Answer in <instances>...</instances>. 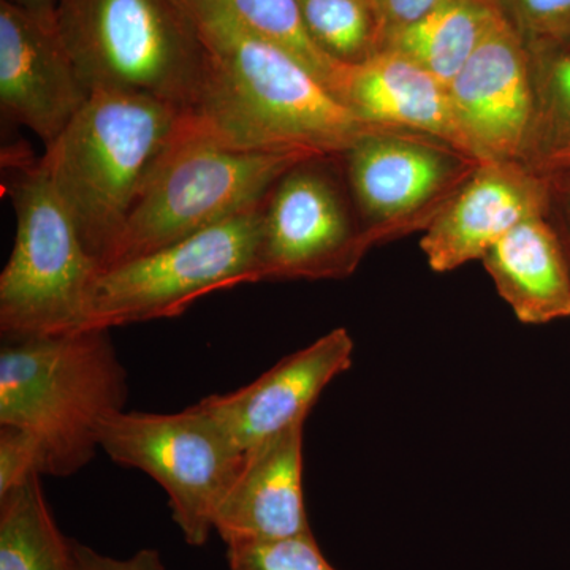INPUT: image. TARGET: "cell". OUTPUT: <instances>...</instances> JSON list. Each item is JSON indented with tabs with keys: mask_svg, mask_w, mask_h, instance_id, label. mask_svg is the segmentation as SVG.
Wrapping results in <instances>:
<instances>
[{
	"mask_svg": "<svg viewBox=\"0 0 570 570\" xmlns=\"http://www.w3.org/2000/svg\"><path fill=\"white\" fill-rule=\"evenodd\" d=\"M480 164L448 142L403 129L367 135L341 156L373 246L425 232Z\"/></svg>",
	"mask_w": 570,
	"mask_h": 570,
	"instance_id": "10",
	"label": "cell"
},
{
	"mask_svg": "<svg viewBox=\"0 0 570 570\" xmlns=\"http://www.w3.org/2000/svg\"><path fill=\"white\" fill-rule=\"evenodd\" d=\"M40 474L39 450L24 431L0 426V497Z\"/></svg>",
	"mask_w": 570,
	"mask_h": 570,
	"instance_id": "25",
	"label": "cell"
},
{
	"mask_svg": "<svg viewBox=\"0 0 570 570\" xmlns=\"http://www.w3.org/2000/svg\"><path fill=\"white\" fill-rule=\"evenodd\" d=\"M262 213L264 206L102 269L94 281L82 330L176 317L214 292L261 283Z\"/></svg>",
	"mask_w": 570,
	"mask_h": 570,
	"instance_id": "7",
	"label": "cell"
},
{
	"mask_svg": "<svg viewBox=\"0 0 570 570\" xmlns=\"http://www.w3.org/2000/svg\"><path fill=\"white\" fill-rule=\"evenodd\" d=\"M547 213L570 272V170L546 176Z\"/></svg>",
	"mask_w": 570,
	"mask_h": 570,
	"instance_id": "27",
	"label": "cell"
},
{
	"mask_svg": "<svg viewBox=\"0 0 570 570\" xmlns=\"http://www.w3.org/2000/svg\"><path fill=\"white\" fill-rule=\"evenodd\" d=\"M530 51L534 105L521 164L546 178L570 170V47Z\"/></svg>",
	"mask_w": 570,
	"mask_h": 570,
	"instance_id": "19",
	"label": "cell"
},
{
	"mask_svg": "<svg viewBox=\"0 0 570 570\" xmlns=\"http://www.w3.org/2000/svg\"><path fill=\"white\" fill-rule=\"evenodd\" d=\"M204 43L208 86L187 121L216 140L262 151L340 157L393 129L360 118L313 71L247 31L212 0H178Z\"/></svg>",
	"mask_w": 570,
	"mask_h": 570,
	"instance_id": "1",
	"label": "cell"
},
{
	"mask_svg": "<svg viewBox=\"0 0 570 570\" xmlns=\"http://www.w3.org/2000/svg\"><path fill=\"white\" fill-rule=\"evenodd\" d=\"M247 31L283 48L335 94L343 66L318 50L303 22L296 0H212Z\"/></svg>",
	"mask_w": 570,
	"mask_h": 570,
	"instance_id": "22",
	"label": "cell"
},
{
	"mask_svg": "<svg viewBox=\"0 0 570 570\" xmlns=\"http://www.w3.org/2000/svg\"><path fill=\"white\" fill-rule=\"evenodd\" d=\"M230 570H336L314 534L227 547Z\"/></svg>",
	"mask_w": 570,
	"mask_h": 570,
	"instance_id": "23",
	"label": "cell"
},
{
	"mask_svg": "<svg viewBox=\"0 0 570 570\" xmlns=\"http://www.w3.org/2000/svg\"><path fill=\"white\" fill-rule=\"evenodd\" d=\"M480 262L521 324L570 317V272L546 216L517 225Z\"/></svg>",
	"mask_w": 570,
	"mask_h": 570,
	"instance_id": "17",
	"label": "cell"
},
{
	"mask_svg": "<svg viewBox=\"0 0 570 570\" xmlns=\"http://www.w3.org/2000/svg\"><path fill=\"white\" fill-rule=\"evenodd\" d=\"M2 168L17 217L13 249L0 275L2 341L80 332L99 265L82 245L41 157L9 148Z\"/></svg>",
	"mask_w": 570,
	"mask_h": 570,
	"instance_id": "6",
	"label": "cell"
},
{
	"mask_svg": "<svg viewBox=\"0 0 570 570\" xmlns=\"http://www.w3.org/2000/svg\"><path fill=\"white\" fill-rule=\"evenodd\" d=\"M82 80L55 17L0 0V108L45 148L88 102Z\"/></svg>",
	"mask_w": 570,
	"mask_h": 570,
	"instance_id": "12",
	"label": "cell"
},
{
	"mask_svg": "<svg viewBox=\"0 0 570 570\" xmlns=\"http://www.w3.org/2000/svg\"><path fill=\"white\" fill-rule=\"evenodd\" d=\"M546 213V178L521 163H482L426 228L420 247L433 272H453L482 261L512 228Z\"/></svg>",
	"mask_w": 570,
	"mask_h": 570,
	"instance_id": "14",
	"label": "cell"
},
{
	"mask_svg": "<svg viewBox=\"0 0 570 570\" xmlns=\"http://www.w3.org/2000/svg\"><path fill=\"white\" fill-rule=\"evenodd\" d=\"M71 554V570H167L159 551L153 549H141L130 557L116 558L73 540Z\"/></svg>",
	"mask_w": 570,
	"mask_h": 570,
	"instance_id": "26",
	"label": "cell"
},
{
	"mask_svg": "<svg viewBox=\"0 0 570 570\" xmlns=\"http://www.w3.org/2000/svg\"><path fill=\"white\" fill-rule=\"evenodd\" d=\"M311 39L337 66H358L382 51L384 29L370 0H296Z\"/></svg>",
	"mask_w": 570,
	"mask_h": 570,
	"instance_id": "21",
	"label": "cell"
},
{
	"mask_svg": "<svg viewBox=\"0 0 570 570\" xmlns=\"http://www.w3.org/2000/svg\"><path fill=\"white\" fill-rule=\"evenodd\" d=\"M316 156L236 148L195 129L184 116L142 184L110 266L261 208L285 171Z\"/></svg>",
	"mask_w": 570,
	"mask_h": 570,
	"instance_id": "5",
	"label": "cell"
},
{
	"mask_svg": "<svg viewBox=\"0 0 570 570\" xmlns=\"http://www.w3.org/2000/svg\"><path fill=\"white\" fill-rule=\"evenodd\" d=\"M55 21L92 91L142 94L193 115L209 62L178 0H58Z\"/></svg>",
	"mask_w": 570,
	"mask_h": 570,
	"instance_id": "4",
	"label": "cell"
},
{
	"mask_svg": "<svg viewBox=\"0 0 570 570\" xmlns=\"http://www.w3.org/2000/svg\"><path fill=\"white\" fill-rule=\"evenodd\" d=\"M9 2L21 7V9L33 11V13L55 17V7L58 0H9Z\"/></svg>",
	"mask_w": 570,
	"mask_h": 570,
	"instance_id": "29",
	"label": "cell"
},
{
	"mask_svg": "<svg viewBox=\"0 0 570 570\" xmlns=\"http://www.w3.org/2000/svg\"><path fill=\"white\" fill-rule=\"evenodd\" d=\"M303 434L305 423L245 452L214 519L227 547L313 534L303 493Z\"/></svg>",
	"mask_w": 570,
	"mask_h": 570,
	"instance_id": "15",
	"label": "cell"
},
{
	"mask_svg": "<svg viewBox=\"0 0 570 570\" xmlns=\"http://www.w3.org/2000/svg\"><path fill=\"white\" fill-rule=\"evenodd\" d=\"M127 396L110 330L2 341L0 426L32 438L41 475L69 478L88 466L104 423L124 411Z\"/></svg>",
	"mask_w": 570,
	"mask_h": 570,
	"instance_id": "2",
	"label": "cell"
},
{
	"mask_svg": "<svg viewBox=\"0 0 570 570\" xmlns=\"http://www.w3.org/2000/svg\"><path fill=\"white\" fill-rule=\"evenodd\" d=\"M530 50L570 47V0H498Z\"/></svg>",
	"mask_w": 570,
	"mask_h": 570,
	"instance_id": "24",
	"label": "cell"
},
{
	"mask_svg": "<svg viewBox=\"0 0 570 570\" xmlns=\"http://www.w3.org/2000/svg\"><path fill=\"white\" fill-rule=\"evenodd\" d=\"M370 2L381 20L385 39L387 33L419 21L444 0H370Z\"/></svg>",
	"mask_w": 570,
	"mask_h": 570,
	"instance_id": "28",
	"label": "cell"
},
{
	"mask_svg": "<svg viewBox=\"0 0 570 570\" xmlns=\"http://www.w3.org/2000/svg\"><path fill=\"white\" fill-rule=\"evenodd\" d=\"M187 112L142 94L92 91L41 156L100 272L110 266L153 165Z\"/></svg>",
	"mask_w": 570,
	"mask_h": 570,
	"instance_id": "3",
	"label": "cell"
},
{
	"mask_svg": "<svg viewBox=\"0 0 570 570\" xmlns=\"http://www.w3.org/2000/svg\"><path fill=\"white\" fill-rule=\"evenodd\" d=\"M498 0H444L419 21L387 33L382 51L403 56L449 85L497 17Z\"/></svg>",
	"mask_w": 570,
	"mask_h": 570,
	"instance_id": "18",
	"label": "cell"
},
{
	"mask_svg": "<svg viewBox=\"0 0 570 570\" xmlns=\"http://www.w3.org/2000/svg\"><path fill=\"white\" fill-rule=\"evenodd\" d=\"M335 96L366 121L428 135L478 159L448 85L396 52L381 51L358 66L343 67Z\"/></svg>",
	"mask_w": 570,
	"mask_h": 570,
	"instance_id": "16",
	"label": "cell"
},
{
	"mask_svg": "<svg viewBox=\"0 0 570 570\" xmlns=\"http://www.w3.org/2000/svg\"><path fill=\"white\" fill-rule=\"evenodd\" d=\"M40 478L0 497V570H71L73 540L59 530Z\"/></svg>",
	"mask_w": 570,
	"mask_h": 570,
	"instance_id": "20",
	"label": "cell"
},
{
	"mask_svg": "<svg viewBox=\"0 0 570 570\" xmlns=\"http://www.w3.org/2000/svg\"><path fill=\"white\" fill-rule=\"evenodd\" d=\"M448 88L480 163H521L534 105L532 59L527 40L502 9Z\"/></svg>",
	"mask_w": 570,
	"mask_h": 570,
	"instance_id": "11",
	"label": "cell"
},
{
	"mask_svg": "<svg viewBox=\"0 0 570 570\" xmlns=\"http://www.w3.org/2000/svg\"><path fill=\"white\" fill-rule=\"evenodd\" d=\"M100 450L163 487L176 527L190 547L208 542L217 509L245 459L198 403L175 414L116 412L104 423Z\"/></svg>",
	"mask_w": 570,
	"mask_h": 570,
	"instance_id": "8",
	"label": "cell"
},
{
	"mask_svg": "<svg viewBox=\"0 0 570 570\" xmlns=\"http://www.w3.org/2000/svg\"><path fill=\"white\" fill-rule=\"evenodd\" d=\"M371 247L341 156L309 157L285 171L266 197L258 279H346Z\"/></svg>",
	"mask_w": 570,
	"mask_h": 570,
	"instance_id": "9",
	"label": "cell"
},
{
	"mask_svg": "<svg viewBox=\"0 0 570 570\" xmlns=\"http://www.w3.org/2000/svg\"><path fill=\"white\" fill-rule=\"evenodd\" d=\"M354 348L346 328L332 330L245 387L206 396L198 404L247 452L305 423L324 390L351 370Z\"/></svg>",
	"mask_w": 570,
	"mask_h": 570,
	"instance_id": "13",
	"label": "cell"
}]
</instances>
